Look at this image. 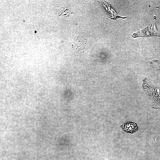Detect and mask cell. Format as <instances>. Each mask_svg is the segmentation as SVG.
<instances>
[{
	"instance_id": "cell-1",
	"label": "cell",
	"mask_w": 160,
	"mask_h": 160,
	"mask_svg": "<svg viewBox=\"0 0 160 160\" xmlns=\"http://www.w3.org/2000/svg\"><path fill=\"white\" fill-rule=\"evenodd\" d=\"M156 36L160 37V33L157 31L155 23H153L146 28L133 34V36Z\"/></svg>"
},
{
	"instance_id": "cell-2",
	"label": "cell",
	"mask_w": 160,
	"mask_h": 160,
	"mask_svg": "<svg viewBox=\"0 0 160 160\" xmlns=\"http://www.w3.org/2000/svg\"><path fill=\"white\" fill-rule=\"evenodd\" d=\"M121 127L124 130L127 132L133 133L138 129L137 124L135 123L128 122L122 125Z\"/></svg>"
}]
</instances>
